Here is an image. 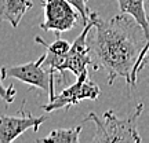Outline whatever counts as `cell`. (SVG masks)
Here are the masks:
<instances>
[{
	"instance_id": "8fae6325",
	"label": "cell",
	"mask_w": 149,
	"mask_h": 143,
	"mask_svg": "<svg viewBox=\"0 0 149 143\" xmlns=\"http://www.w3.org/2000/svg\"><path fill=\"white\" fill-rule=\"evenodd\" d=\"M145 11H146V15H149V0H145ZM145 66H149V39L146 41L144 51L141 53V57L138 59V64H137V73H139L141 70H144Z\"/></svg>"
},
{
	"instance_id": "3957f363",
	"label": "cell",
	"mask_w": 149,
	"mask_h": 143,
	"mask_svg": "<svg viewBox=\"0 0 149 143\" xmlns=\"http://www.w3.org/2000/svg\"><path fill=\"white\" fill-rule=\"evenodd\" d=\"M46 59V53L42 57H39L36 61L28 62L24 65H17V66H3L0 69L1 80L6 79H17L31 85L36 87L39 90L44 91L48 94L50 101L55 96V88H54V76L55 73H51L48 69L43 68Z\"/></svg>"
},
{
	"instance_id": "ba28073f",
	"label": "cell",
	"mask_w": 149,
	"mask_h": 143,
	"mask_svg": "<svg viewBox=\"0 0 149 143\" xmlns=\"http://www.w3.org/2000/svg\"><path fill=\"white\" fill-rule=\"evenodd\" d=\"M32 7V0H0V21L10 22L11 26L17 28Z\"/></svg>"
},
{
	"instance_id": "4fadbf2b",
	"label": "cell",
	"mask_w": 149,
	"mask_h": 143,
	"mask_svg": "<svg viewBox=\"0 0 149 143\" xmlns=\"http://www.w3.org/2000/svg\"><path fill=\"white\" fill-rule=\"evenodd\" d=\"M1 81L3 80H1V76H0V99H3L6 103H11L17 95V91L13 84H10L8 87H4Z\"/></svg>"
},
{
	"instance_id": "9c48e42d",
	"label": "cell",
	"mask_w": 149,
	"mask_h": 143,
	"mask_svg": "<svg viewBox=\"0 0 149 143\" xmlns=\"http://www.w3.org/2000/svg\"><path fill=\"white\" fill-rule=\"evenodd\" d=\"M117 4L120 14L133 17L149 39V18L145 11V0H117Z\"/></svg>"
},
{
	"instance_id": "30bf717a",
	"label": "cell",
	"mask_w": 149,
	"mask_h": 143,
	"mask_svg": "<svg viewBox=\"0 0 149 143\" xmlns=\"http://www.w3.org/2000/svg\"><path fill=\"white\" fill-rule=\"evenodd\" d=\"M81 132V125L73 128H59L54 129L47 136L39 139L40 143H77Z\"/></svg>"
},
{
	"instance_id": "52a82bcc",
	"label": "cell",
	"mask_w": 149,
	"mask_h": 143,
	"mask_svg": "<svg viewBox=\"0 0 149 143\" xmlns=\"http://www.w3.org/2000/svg\"><path fill=\"white\" fill-rule=\"evenodd\" d=\"M46 120H47L46 116L35 117L32 113L25 110V101H24L17 116H0V143L14 142L19 135H22L28 129H33L35 132H37L39 127Z\"/></svg>"
},
{
	"instance_id": "7a4b0ae2",
	"label": "cell",
	"mask_w": 149,
	"mask_h": 143,
	"mask_svg": "<svg viewBox=\"0 0 149 143\" xmlns=\"http://www.w3.org/2000/svg\"><path fill=\"white\" fill-rule=\"evenodd\" d=\"M144 110V103H138L134 111L127 118H119L113 110L104 113L102 118L95 113H90L84 121H93L95 125V135L93 138L94 143H139L142 139L138 133V120Z\"/></svg>"
},
{
	"instance_id": "277c9868",
	"label": "cell",
	"mask_w": 149,
	"mask_h": 143,
	"mask_svg": "<svg viewBox=\"0 0 149 143\" xmlns=\"http://www.w3.org/2000/svg\"><path fill=\"white\" fill-rule=\"evenodd\" d=\"M100 94H101L100 87L88 79V70H86L80 76H77V80L74 84L69 85L62 92H59L58 95H55L47 105H43L42 109L48 113L61 110V109L69 110L72 106L80 103L84 99L97 101Z\"/></svg>"
},
{
	"instance_id": "8992f818",
	"label": "cell",
	"mask_w": 149,
	"mask_h": 143,
	"mask_svg": "<svg viewBox=\"0 0 149 143\" xmlns=\"http://www.w3.org/2000/svg\"><path fill=\"white\" fill-rule=\"evenodd\" d=\"M91 29H93V22L88 19V22L83 28L81 33L70 44L58 72L62 79H64L66 70L72 72L77 77L83 72L88 70L87 69L88 66H93V58H91L90 47H88V41H87V37H88V33L91 32Z\"/></svg>"
},
{
	"instance_id": "6da1fadb",
	"label": "cell",
	"mask_w": 149,
	"mask_h": 143,
	"mask_svg": "<svg viewBox=\"0 0 149 143\" xmlns=\"http://www.w3.org/2000/svg\"><path fill=\"white\" fill-rule=\"evenodd\" d=\"M88 19L94 30L87 37L93 69L105 70L109 85L116 79H124L131 88H135L137 64L148 41L142 28L127 14L104 19L98 12L90 11Z\"/></svg>"
},
{
	"instance_id": "7c38bea8",
	"label": "cell",
	"mask_w": 149,
	"mask_h": 143,
	"mask_svg": "<svg viewBox=\"0 0 149 143\" xmlns=\"http://www.w3.org/2000/svg\"><path fill=\"white\" fill-rule=\"evenodd\" d=\"M70 4L73 6L76 10L79 11L80 17H81V21L83 23L88 22V15H90V10H88V6H87V0H68Z\"/></svg>"
},
{
	"instance_id": "5b68a950",
	"label": "cell",
	"mask_w": 149,
	"mask_h": 143,
	"mask_svg": "<svg viewBox=\"0 0 149 143\" xmlns=\"http://www.w3.org/2000/svg\"><path fill=\"white\" fill-rule=\"evenodd\" d=\"M43 10L44 19L40 28L44 32H55V36H61V33L70 30L80 15L68 0H44Z\"/></svg>"
}]
</instances>
